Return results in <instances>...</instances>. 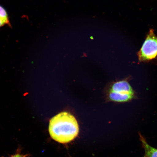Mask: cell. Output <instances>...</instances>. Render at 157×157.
<instances>
[{
	"label": "cell",
	"mask_w": 157,
	"mask_h": 157,
	"mask_svg": "<svg viewBox=\"0 0 157 157\" xmlns=\"http://www.w3.org/2000/svg\"><path fill=\"white\" fill-rule=\"evenodd\" d=\"M49 132L54 140L65 144L71 142L77 136L79 128L74 116L63 112L51 119Z\"/></svg>",
	"instance_id": "6da1fadb"
},
{
	"label": "cell",
	"mask_w": 157,
	"mask_h": 157,
	"mask_svg": "<svg viewBox=\"0 0 157 157\" xmlns=\"http://www.w3.org/2000/svg\"><path fill=\"white\" fill-rule=\"evenodd\" d=\"M130 78H127L108 84L105 90L106 101L124 103L136 99V92L129 83Z\"/></svg>",
	"instance_id": "7a4b0ae2"
},
{
	"label": "cell",
	"mask_w": 157,
	"mask_h": 157,
	"mask_svg": "<svg viewBox=\"0 0 157 157\" xmlns=\"http://www.w3.org/2000/svg\"><path fill=\"white\" fill-rule=\"evenodd\" d=\"M139 62L140 63L157 62V37L151 29L142 48L137 53Z\"/></svg>",
	"instance_id": "3957f363"
},
{
	"label": "cell",
	"mask_w": 157,
	"mask_h": 157,
	"mask_svg": "<svg viewBox=\"0 0 157 157\" xmlns=\"http://www.w3.org/2000/svg\"><path fill=\"white\" fill-rule=\"evenodd\" d=\"M139 135L140 140L144 150L145 156L146 157H157V149L150 146L140 133Z\"/></svg>",
	"instance_id": "277c9868"
},
{
	"label": "cell",
	"mask_w": 157,
	"mask_h": 157,
	"mask_svg": "<svg viewBox=\"0 0 157 157\" xmlns=\"http://www.w3.org/2000/svg\"><path fill=\"white\" fill-rule=\"evenodd\" d=\"M0 19L5 23V25H9L10 27H11L7 12L4 8L1 5H0Z\"/></svg>",
	"instance_id": "5b68a950"
},
{
	"label": "cell",
	"mask_w": 157,
	"mask_h": 157,
	"mask_svg": "<svg viewBox=\"0 0 157 157\" xmlns=\"http://www.w3.org/2000/svg\"><path fill=\"white\" fill-rule=\"evenodd\" d=\"M5 25V23L1 19H0V27L4 26Z\"/></svg>",
	"instance_id": "8992f818"
},
{
	"label": "cell",
	"mask_w": 157,
	"mask_h": 157,
	"mask_svg": "<svg viewBox=\"0 0 157 157\" xmlns=\"http://www.w3.org/2000/svg\"><path fill=\"white\" fill-rule=\"evenodd\" d=\"M10 157H25L23 155L19 154H16Z\"/></svg>",
	"instance_id": "52a82bcc"
},
{
	"label": "cell",
	"mask_w": 157,
	"mask_h": 157,
	"mask_svg": "<svg viewBox=\"0 0 157 157\" xmlns=\"http://www.w3.org/2000/svg\"><path fill=\"white\" fill-rule=\"evenodd\" d=\"M144 157H146V156H144Z\"/></svg>",
	"instance_id": "ba28073f"
}]
</instances>
